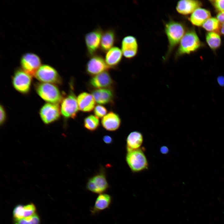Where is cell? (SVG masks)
<instances>
[{
	"instance_id": "cell-1",
	"label": "cell",
	"mask_w": 224,
	"mask_h": 224,
	"mask_svg": "<svg viewBox=\"0 0 224 224\" xmlns=\"http://www.w3.org/2000/svg\"><path fill=\"white\" fill-rule=\"evenodd\" d=\"M165 31L168 42V49L166 57L167 58L179 44L185 33V29L181 23L171 20L166 24Z\"/></svg>"
},
{
	"instance_id": "cell-2",
	"label": "cell",
	"mask_w": 224,
	"mask_h": 224,
	"mask_svg": "<svg viewBox=\"0 0 224 224\" xmlns=\"http://www.w3.org/2000/svg\"><path fill=\"white\" fill-rule=\"evenodd\" d=\"M179 44L175 53L176 58L195 51L200 46L201 43L196 32L191 30L185 33Z\"/></svg>"
},
{
	"instance_id": "cell-3",
	"label": "cell",
	"mask_w": 224,
	"mask_h": 224,
	"mask_svg": "<svg viewBox=\"0 0 224 224\" xmlns=\"http://www.w3.org/2000/svg\"><path fill=\"white\" fill-rule=\"evenodd\" d=\"M126 160L129 168L133 173L142 172L148 168L147 159L142 148L127 152Z\"/></svg>"
},
{
	"instance_id": "cell-4",
	"label": "cell",
	"mask_w": 224,
	"mask_h": 224,
	"mask_svg": "<svg viewBox=\"0 0 224 224\" xmlns=\"http://www.w3.org/2000/svg\"><path fill=\"white\" fill-rule=\"evenodd\" d=\"M38 94L49 103L58 104L62 100V96L58 88L53 84L41 82L35 85Z\"/></svg>"
},
{
	"instance_id": "cell-5",
	"label": "cell",
	"mask_w": 224,
	"mask_h": 224,
	"mask_svg": "<svg viewBox=\"0 0 224 224\" xmlns=\"http://www.w3.org/2000/svg\"><path fill=\"white\" fill-rule=\"evenodd\" d=\"M103 30L98 26L85 35L84 40L86 49V54L91 57L97 54L100 50L102 36Z\"/></svg>"
},
{
	"instance_id": "cell-6",
	"label": "cell",
	"mask_w": 224,
	"mask_h": 224,
	"mask_svg": "<svg viewBox=\"0 0 224 224\" xmlns=\"http://www.w3.org/2000/svg\"><path fill=\"white\" fill-rule=\"evenodd\" d=\"M35 77L42 82L59 84L62 80L57 71L48 65L41 66L36 72Z\"/></svg>"
},
{
	"instance_id": "cell-7",
	"label": "cell",
	"mask_w": 224,
	"mask_h": 224,
	"mask_svg": "<svg viewBox=\"0 0 224 224\" xmlns=\"http://www.w3.org/2000/svg\"><path fill=\"white\" fill-rule=\"evenodd\" d=\"M31 77L23 69H17L15 71L12 77L13 86L20 93H27L30 89Z\"/></svg>"
},
{
	"instance_id": "cell-8",
	"label": "cell",
	"mask_w": 224,
	"mask_h": 224,
	"mask_svg": "<svg viewBox=\"0 0 224 224\" xmlns=\"http://www.w3.org/2000/svg\"><path fill=\"white\" fill-rule=\"evenodd\" d=\"M78 109L77 98L73 92L71 91L62 101L61 114L65 118H74Z\"/></svg>"
},
{
	"instance_id": "cell-9",
	"label": "cell",
	"mask_w": 224,
	"mask_h": 224,
	"mask_svg": "<svg viewBox=\"0 0 224 224\" xmlns=\"http://www.w3.org/2000/svg\"><path fill=\"white\" fill-rule=\"evenodd\" d=\"M110 69V68L106 64L105 58L98 54L90 57L86 67L87 73L93 76L108 71Z\"/></svg>"
},
{
	"instance_id": "cell-10",
	"label": "cell",
	"mask_w": 224,
	"mask_h": 224,
	"mask_svg": "<svg viewBox=\"0 0 224 224\" xmlns=\"http://www.w3.org/2000/svg\"><path fill=\"white\" fill-rule=\"evenodd\" d=\"M22 69L31 76L35 75L41 66V61L36 54L31 53L23 55L21 59Z\"/></svg>"
},
{
	"instance_id": "cell-11",
	"label": "cell",
	"mask_w": 224,
	"mask_h": 224,
	"mask_svg": "<svg viewBox=\"0 0 224 224\" xmlns=\"http://www.w3.org/2000/svg\"><path fill=\"white\" fill-rule=\"evenodd\" d=\"M60 108L58 104L48 103L41 108L40 114L43 122L49 124L58 119L61 114Z\"/></svg>"
},
{
	"instance_id": "cell-12",
	"label": "cell",
	"mask_w": 224,
	"mask_h": 224,
	"mask_svg": "<svg viewBox=\"0 0 224 224\" xmlns=\"http://www.w3.org/2000/svg\"><path fill=\"white\" fill-rule=\"evenodd\" d=\"M109 187L106 177L102 173L89 179L86 185L87 190L94 193L99 194L106 192Z\"/></svg>"
},
{
	"instance_id": "cell-13",
	"label": "cell",
	"mask_w": 224,
	"mask_h": 224,
	"mask_svg": "<svg viewBox=\"0 0 224 224\" xmlns=\"http://www.w3.org/2000/svg\"><path fill=\"white\" fill-rule=\"evenodd\" d=\"M121 51L125 58L130 59L134 57L138 51V44L136 38L133 36L124 37L121 42Z\"/></svg>"
},
{
	"instance_id": "cell-14",
	"label": "cell",
	"mask_w": 224,
	"mask_h": 224,
	"mask_svg": "<svg viewBox=\"0 0 224 224\" xmlns=\"http://www.w3.org/2000/svg\"><path fill=\"white\" fill-rule=\"evenodd\" d=\"M90 85L95 89L110 88L114 82L108 71L93 76L89 81Z\"/></svg>"
},
{
	"instance_id": "cell-15",
	"label": "cell",
	"mask_w": 224,
	"mask_h": 224,
	"mask_svg": "<svg viewBox=\"0 0 224 224\" xmlns=\"http://www.w3.org/2000/svg\"><path fill=\"white\" fill-rule=\"evenodd\" d=\"M116 32L113 28H109L103 30L102 33L100 50L102 53H106L114 47L117 42Z\"/></svg>"
},
{
	"instance_id": "cell-16",
	"label": "cell",
	"mask_w": 224,
	"mask_h": 224,
	"mask_svg": "<svg viewBox=\"0 0 224 224\" xmlns=\"http://www.w3.org/2000/svg\"><path fill=\"white\" fill-rule=\"evenodd\" d=\"M201 5V2L198 0H181L177 2L176 9L179 13L187 15L192 13Z\"/></svg>"
},
{
	"instance_id": "cell-17",
	"label": "cell",
	"mask_w": 224,
	"mask_h": 224,
	"mask_svg": "<svg viewBox=\"0 0 224 224\" xmlns=\"http://www.w3.org/2000/svg\"><path fill=\"white\" fill-rule=\"evenodd\" d=\"M123 55L121 49L118 47L114 46L105 53V60L110 68H115L121 62Z\"/></svg>"
},
{
	"instance_id": "cell-18",
	"label": "cell",
	"mask_w": 224,
	"mask_h": 224,
	"mask_svg": "<svg viewBox=\"0 0 224 224\" xmlns=\"http://www.w3.org/2000/svg\"><path fill=\"white\" fill-rule=\"evenodd\" d=\"M112 201V197L106 194H100L97 197L93 206L91 209V214L95 215L109 208Z\"/></svg>"
},
{
	"instance_id": "cell-19",
	"label": "cell",
	"mask_w": 224,
	"mask_h": 224,
	"mask_svg": "<svg viewBox=\"0 0 224 224\" xmlns=\"http://www.w3.org/2000/svg\"><path fill=\"white\" fill-rule=\"evenodd\" d=\"M92 95L96 102L101 104H106L112 102L114 93L111 88L96 89L92 91Z\"/></svg>"
},
{
	"instance_id": "cell-20",
	"label": "cell",
	"mask_w": 224,
	"mask_h": 224,
	"mask_svg": "<svg viewBox=\"0 0 224 224\" xmlns=\"http://www.w3.org/2000/svg\"><path fill=\"white\" fill-rule=\"evenodd\" d=\"M79 109L84 112H89L94 108L96 101L92 95L86 92L81 93L77 97Z\"/></svg>"
},
{
	"instance_id": "cell-21",
	"label": "cell",
	"mask_w": 224,
	"mask_h": 224,
	"mask_svg": "<svg viewBox=\"0 0 224 224\" xmlns=\"http://www.w3.org/2000/svg\"><path fill=\"white\" fill-rule=\"evenodd\" d=\"M119 115L115 113L110 112L104 116L102 120L103 127L109 131H114L118 129L121 124Z\"/></svg>"
},
{
	"instance_id": "cell-22",
	"label": "cell",
	"mask_w": 224,
	"mask_h": 224,
	"mask_svg": "<svg viewBox=\"0 0 224 224\" xmlns=\"http://www.w3.org/2000/svg\"><path fill=\"white\" fill-rule=\"evenodd\" d=\"M143 142L142 134L138 131L131 132L126 139V149L127 152L141 148Z\"/></svg>"
},
{
	"instance_id": "cell-23",
	"label": "cell",
	"mask_w": 224,
	"mask_h": 224,
	"mask_svg": "<svg viewBox=\"0 0 224 224\" xmlns=\"http://www.w3.org/2000/svg\"><path fill=\"white\" fill-rule=\"evenodd\" d=\"M36 208L32 203L23 205L19 204L13 209V216L14 219H18L32 216L35 213Z\"/></svg>"
},
{
	"instance_id": "cell-24",
	"label": "cell",
	"mask_w": 224,
	"mask_h": 224,
	"mask_svg": "<svg viewBox=\"0 0 224 224\" xmlns=\"http://www.w3.org/2000/svg\"><path fill=\"white\" fill-rule=\"evenodd\" d=\"M211 14L208 10L199 7L192 14L189 20L192 24L197 26H202L205 21L211 17Z\"/></svg>"
},
{
	"instance_id": "cell-25",
	"label": "cell",
	"mask_w": 224,
	"mask_h": 224,
	"mask_svg": "<svg viewBox=\"0 0 224 224\" xmlns=\"http://www.w3.org/2000/svg\"><path fill=\"white\" fill-rule=\"evenodd\" d=\"M206 39L207 44L212 49H216L221 45V40L220 37L216 32L208 33L206 35Z\"/></svg>"
},
{
	"instance_id": "cell-26",
	"label": "cell",
	"mask_w": 224,
	"mask_h": 224,
	"mask_svg": "<svg viewBox=\"0 0 224 224\" xmlns=\"http://www.w3.org/2000/svg\"><path fill=\"white\" fill-rule=\"evenodd\" d=\"M84 127L91 131L96 130L99 125V120L96 116L90 115L86 117L84 121Z\"/></svg>"
},
{
	"instance_id": "cell-27",
	"label": "cell",
	"mask_w": 224,
	"mask_h": 224,
	"mask_svg": "<svg viewBox=\"0 0 224 224\" xmlns=\"http://www.w3.org/2000/svg\"><path fill=\"white\" fill-rule=\"evenodd\" d=\"M206 30L210 32H217L220 30V23L217 18L210 17L206 20L202 26Z\"/></svg>"
},
{
	"instance_id": "cell-28",
	"label": "cell",
	"mask_w": 224,
	"mask_h": 224,
	"mask_svg": "<svg viewBox=\"0 0 224 224\" xmlns=\"http://www.w3.org/2000/svg\"><path fill=\"white\" fill-rule=\"evenodd\" d=\"M15 224H40V219L37 214L22 218L14 219Z\"/></svg>"
},
{
	"instance_id": "cell-29",
	"label": "cell",
	"mask_w": 224,
	"mask_h": 224,
	"mask_svg": "<svg viewBox=\"0 0 224 224\" xmlns=\"http://www.w3.org/2000/svg\"><path fill=\"white\" fill-rule=\"evenodd\" d=\"M94 111L95 115L99 118L103 117L107 113V109L104 106L100 105H96Z\"/></svg>"
},
{
	"instance_id": "cell-30",
	"label": "cell",
	"mask_w": 224,
	"mask_h": 224,
	"mask_svg": "<svg viewBox=\"0 0 224 224\" xmlns=\"http://www.w3.org/2000/svg\"><path fill=\"white\" fill-rule=\"evenodd\" d=\"M215 8L219 12L224 11V0L210 1Z\"/></svg>"
},
{
	"instance_id": "cell-31",
	"label": "cell",
	"mask_w": 224,
	"mask_h": 224,
	"mask_svg": "<svg viewBox=\"0 0 224 224\" xmlns=\"http://www.w3.org/2000/svg\"><path fill=\"white\" fill-rule=\"evenodd\" d=\"M6 119V114L5 110L2 105L0 106V124H3Z\"/></svg>"
},
{
	"instance_id": "cell-32",
	"label": "cell",
	"mask_w": 224,
	"mask_h": 224,
	"mask_svg": "<svg viewBox=\"0 0 224 224\" xmlns=\"http://www.w3.org/2000/svg\"><path fill=\"white\" fill-rule=\"evenodd\" d=\"M217 18L220 23H224V11L219 12L217 14Z\"/></svg>"
},
{
	"instance_id": "cell-33",
	"label": "cell",
	"mask_w": 224,
	"mask_h": 224,
	"mask_svg": "<svg viewBox=\"0 0 224 224\" xmlns=\"http://www.w3.org/2000/svg\"><path fill=\"white\" fill-rule=\"evenodd\" d=\"M104 142L107 144H110L112 143L113 141L112 138L108 135L105 136L103 138Z\"/></svg>"
},
{
	"instance_id": "cell-34",
	"label": "cell",
	"mask_w": 224,
	"mask_h": 224,
	"mask_svg": "<svg viewBox=\"0 0 224 224\" xmlns=\"http://www.w3.org/2000/svg\"><path fill=\"white\" fill-rule=\"evenodd\" d=\"M217 81L218 84L222 87H224V77L220 76L217 78Z\"/></svg>"
},
{
	"instance_id": "cell-35",
	"label": "cell",
	"mask_w": 224,
	"mask_h": 224,
	"mask_svg": "<svg viewBox=\"0 0 224 224\" xmlns=\"http://www.w3.org/2000/svg\"><path fill=\"white\" fill-rule=\"evenodd\" d=\"M160 151L162 154H166L169 152V149L166 146H163L160 148Z\"/></svg>"
},
{
	"instance_id": "cell-36",
	"label": "cell",
	"mask_w": 224,
	"mask_h": 224,
	"mask_svg": "<svg viewBox=\"0 0 224 224\" xmlns=\"http://www.w3.org/2000/svg\"><path fill=\"white\" fill-rule=\"evenodd\" d=\"M219 30L221 34L224 35V23L222 24V25H221Z\"/></svg>"
}]
</instances>
